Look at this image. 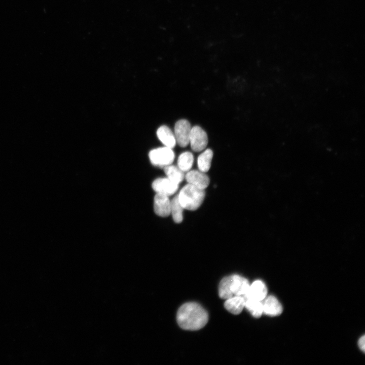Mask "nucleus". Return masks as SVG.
Segmentation results:
<instances>
[{
	"instance_id": "obj_1",
	"label": "nucleus",
	"mask_w": 365,
	"mask_h": 365,
	"mask_svg": "<svg viewBox=\"0 0 365 365\" xmlns=\"http://www.w3.org/2000/svg\"><path fill=\"white\" fill-rule=\"evenodd\" d=\"M176 319L182 329L196 331L203 327L207 323L208 316L203 307L195 302L186 303L178 310Z\"/></svg>"
},
{
	"instance_id": "obj_2",
	"label": "nucleus",
	"mask_w": 365,
	"mask_h": 365,
	"mask_svg": "<svg viewBox=\"0 0 365 365\" xmlns=\"http://www.w3.org/2000/svg\"><path fill=\"white\" fill-rule=\"evenodd\" d=\"M205 196L204 190L188 184L180 190L177 198L184 209L195 210L203 203Z\"/></svg>"
},
{
	"instance_id": "obj_3",
	"label": "nucleus",
	"mask_w": 365,
	"mask_h": 365,
	"mask_svg": "<svg viewBox=\"0 0 365 365\" xmlns=\"http://www.w3.org/2000/svg\"><path fill=\"white\" fill-rule=\"evenodd\" d=\"M149 157L153 165L164 168L172 164L175 154L172 149L164 146L151 150Z\"/></svg>"
},
{
	"instance_id": "obj_4",
	"label": "nucleus",
	"mask_w": 365,
	"mask_h": 365,
	"mask_svg": "<svg viewBox=\"0 0 365 365\" xmlns=\"http://www.w3.org/2000/svg\"><path fill=\"white\" fill-rule=\"evenodd\" d=\"M189 143L192 150L195 152H199L204 150L208 143L206 132L199 126L192 127Z\"/></svg>"
},
{
	"instance_id": "obj_5",
	"label": "nucleus",
	"mask_w": 365,
	"mask_h": 365,
	"mask_svg": "<svg viewBox=\"0 0 365 365\" xmlns=\"http://www.w3.org/2000/svg\"><path fill=\"white\" fill-rule=\"evenodd\" d=\"M191 128L190 122L186 119H181L176 122L174 134L176 143L180 147L184 148L189 144Z\"/></svg>"
},
{
	"instance_id": "obj_6",
	"label": "nucleus",
	"mask_w": 365,
	"mask_h": 365,
	"mask_svg": "<svg viewBox=\"0 0 365 365\" xmlns=\"http://www.w3.org/2000/svg\"><path fill=\"white\" fill-rule=\"evenodd\" d=\"M178 187V184L172 181L167 177L158 178L152 184V187L156 193L164 194L169 197L176 192Z\"/></svg>"
},
{
	"instance_id": "obj_7",
	"label": "nucleus",
	"mask_w": 365,
	"mask_h": 365,
	"mask_svg": "<svg viewBox=\"0 0 365 365\" xmlns=\"http://www.w3.org/2000/svg\"><path fill=\"white\" fill-rule=\"evenodd\" d=\"M188 184L198 188L205 190L210 182L209 178L205 172L199 170H190L185 175Z\"/></svg>"
},
{
	"instance_id": "obj_8",
	"label": "nucleus",
	"mask_w": 365,
	"mask_h": 365,
	"mask_svg": "<svg viewBox=\"0 0 365 365\" xmlns=\"http://www.w3.org/2000/svg\"><path fill=\"white\" fill-rule=\"evenodd\" d=\"M171 200L169 196L156 193L154 198L155 213L161 217H167L170 214Z\"/></svg>"
},
{
	"instance_id": "obj_9",
	"label": "nucleus",
	"mask_w": 365,
	"mask_h": 365,
	"mask_svg": "<svg viewBox=\"0 0 365 365\" xmlns=\"http://www.w3.org/2000/svg\"><path fill=\"white\" fill-rule=\"evenodd\" d=\"M267 294V289L264 283L261 280H256L249 285L243 297L245 299H252L262 301L266 298Z\"/></svg>"
},
{
	"instance_id": "obj_10",
	"label": "nucleus",
	"mask_w": 365,
	"mask_h": 365,
	"mask_svg": "<svg viewBox=\"0 0 365 365\" xmlns=\"http://www.w3.org/2000/svg\"><path fill=\"white\" fill-rule=\"evenodd\" d=\"M249 286V283L247 279L238 275H232L231 289L233 296H243Z\"/></svg>"
},
{
	"instance_id": "obj_11",
	"label": "nucleus",
	"mask_w": 365,
	"mask_h": 365,
	"mask_svg": "<svg viewBox=\"0 0 365 365\" xmlns=\"http://www.w3.org/2000/svg\"><path fill=\"white\" fill-rule=\"evenodd\" d=\"M263 313L269 316H278L282 312L281 305L273 296L268 297L263 303Z\"/></svg>"
},
{
	"instance_id": "obj_12",
	"label": "nucleus",
	"mask_w": 365,
	"mask_h": 365,
	"mask_svg": "<svg viewBox=\"0 0 365 365\" xmlns=\"http://www.w3.org/2000/svg\"><path fill=\"white\" fill-rule=\"evenodd\" d=\"M157 135L165 147L173 149L175 146L176 141L174 134L167 126H160L157 131Z\"/></svg>"
},
{
	"instance_id": "obj_13",
	"label": "nucleus",
	"mask_w": 365,
	"mask_h": 365,
	"mask_svg": "<svg viewBox=\"0 0 365 365\" xmlns=\"http://www.w3.org/2000/svg\"><path fill=\"white\" fill-rule=\"evenodd\" d=\"M245 305V299L243 296H233L226 300L225 308L230 313L237 315L240 314Z\"/></svg>"
},
{
	"instance_id": "obj_14",
	"label": "nucleus",
	"mask_w": 365,
	"mask_h": 365,
	"mask_svg": "<svg viewBox=\"0 0 365 365\" xmlns=\"http://www.w3.org/2000/svg\"><path fill=\"white\" fill-rule=\"evenodd\" d=\"M213 155L212 151L207 149L198 156L197 166L199 170L206 173L209 170Z\"/></svg>"
},
{
	"instance_id": "obj_15",
	"label": "nucleus",
	"mask_w": 365,
	"mask_h": 365,
	"mask_svg": "<svg viewBox=\"0 0 365 365\" xmlns=\"http://www.w3.org/2000/svg\"><path fill=\"white\" fill-rule=\"evenodd\" d=\"M163 168L166 177L176 184L179 185L185 178L184 172L177 166L171 164Z\"/></svg>"
},
{
	"instance_id": "obj_16",
	"label": "nucleus",
	"mask_w": 365,
	"mask_h": 365,
	"mask_svg": "<svg viewBox=\"0 0 365 365\" xmlns=\"http://www.w3.org/2000/svg\"><path fill=\"white\" fill-rule=\"evenodd\" d=\"M244 307L256 318H259L263 313L262 301L252 299H245Z\"/></svg>"
},
{
	"instance_id": "obj_17",
	"label": "nucleus",
	"mask_w": 365,
	"mask_h": 365,
	"mask_svg": "<svg viewBox=\"0 0 365 365\" xmlns=\"http://www.w3.org/2000/svg\"><path fill=\"white\" fill-rule=\"evenodd\" d=\"M194 162V156L190 152H185L178 157L177 166L184 172L190 170Z\"/></svg>"
},
{
	"instance_id": "obj_18",
	"label": "nucleus",
	"mask_w": 365,
	"mask_h": 365,
	"mask_svg": "<svg viewBox=\"0 0 365 365\" xmlns=\"http://www.w3.org/2000/svg\"><path fill=\"white\" fill-rule=\"evenodd\" d=\"M184 208L180 204L177 195L171 200L170 214L173 221L176 223H180L183 220Z\"/></svg>"
},
{
	"instance_id": "obj_19",
	"label": "nucleus",
	"mask_w": 365,
	"mask_h": 365,
	"mask_svg": "<svg viewBox=\"0 0 365 365\" xmlns=\"http://www.w3.org/2000/svg\"><path fill=\"white\" fill-rule=\"evenodd\" d=\"M231 281L232 275L225 277L221 280L218 287V295L221 299L226 300L233 296L231 289Z\"/></svg>"
},
{
	"instance_id": "obj_20",
	"label": "nucleus",
	"mask_w": 365,
	"mask_h": 365,
	"mask_svg": "<svg viewBox=\"0 0 365 365\" xmlns=\"http://www.w3.org/2000/svg\"><path fill=\"white\" fill-rule=\"evenodd\" d=\"M324 131L320 127L312 130V137L316 139V141L322 142L324 140Z\"/></svg>"
},
{
	"instance_id": "obj_21",
	"label": "nucleus",
	"mask_w": 365,
	"mask_h": 365,
	"mask_svg": "<svg viewBox=\"0 0 365 365\" xmlns=\"http://www.w3.org/2000/svg\"><path fill=\"white\" fill-rule=\"evenodd\" d=\"M358 346L359 348L364 352L365 350V337L362 336L358 340Z\"/></svg>"
}]
</instances>
